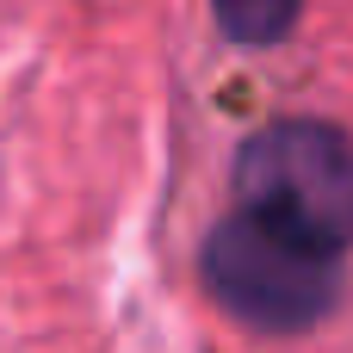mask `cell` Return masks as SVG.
<instances>
[{
  "instance_id": "1",
  "label": "cell",
  "mask_w": 353,
  "mask_h": 353,
  "mask_svg": "<svg viewBox=\"0 0 353 353\" xmlns=\"http://www.w3.org/2000/svg\"><path fill=\"white\" fill-rule=\"evenodd\" d=\"M236 192L273 230L341 254L353 242V137L323 118H279L242 143Z\"/></svg>"
},
{
  "instance_id": "2",
  "label": "cell",
  "mask_w": 353,
  "mask_h": 353,
  "mask_svg": "<svg viewBox=\"0 0 353 353\" xmlns=\"http://www.w3.org/2000/svg\"><path fill=\"white\" fill-rule=\"evenodd\" d=\"M205 285L230 316L267 335H292L329 316L341 292V254L310 248L254 211H236L205 242Z\"/></svg>"
},
{
  "instance_id": "3",
  "label": "cell",
  "mask_w": 353,
  "mask_h": 353,
  "mask_svg": "<svg viewBox=\"0 0 353 353\" xmlns=\"http://www.w3.org/2000/svg\"><path fill=\"white\" fill-rule=\"evenodd\" d=\"M211 6H217V25L236 43H279L298 25L304 0H211Z\"/></svg>"
}]
</instances>
